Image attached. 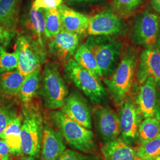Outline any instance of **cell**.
Returning <instances> with one entry per match:
<instances>
[{
	"label": "cell",
	"mask_w": 160,
	"mask_h": 160,
	"mask_svg": "<svg viewBox=\"0 0 160 160\" xmlns=\"http://www.w3.org/2000/svg\"><path fill=\"white\" fill-rule=\"evenodd\" d=\"M138 55L136 50L128 48L123 52L114 72L103 78L114 104L120 107L127 99L135 77Z\"/></svg>",
	"instance_id": "obj_1"
},
{
	"label": "cell",
	"mask_w": 160,
	"mask_h": 160,
	"mask_svg": "<svg viewBox=\"0 0 160 160\" xmlns=\"http://www.w3.org/2000/svg\"><path fill=\"white\" fill-rule=\"evenodd\" d=\"M21 139L23 156L38 158L43 138L44 120L42 110L37 103L23 104L21 110Z\"/></svg>",
	"instance_id": "obj_2"
},
{
	"label": "cell",
	"mask_w": 160,
	"mask_h": 160,
	"mask_svg": "<svg viewBox=\"0 0 160 160\" xmlns=\"http://www.w3.org/2000/svg\"><path fill=\"white\" fill-rule=\"evenodd\" d=\"M50 119L69 145L84 153H95L97 144L91 129L81 125L61 110H52Z\"/></svg>",
	"instance_id": "obj_3"
},
{
	"label": "cell",
	"mask_w": 160,
	"mask_h": 160,
	"mask_svg": "<svg viewBox=\"0 0 160 160\" xmlns=\"http://www.w3.org/2000/svg\"><path fill=\"white\" fill-rule=\"evenodd\" d=\"M85 45L97 61L102 78H108L114 72L120 62L122 44L113 36H89Z\"/></svg>",
	"instance_id": "obj_4"
},
{
	"label": "cell",
	"mask_w": 160,
	"mask_h": 160,
	"mask_svg": "<svg viewBox=\"0 0 160 160\" xmlns=\"http://www.w3.org/2000/svg\"><path fill=\"white\" fill-rule=\"evenodd\" d=\"M68 89L57 62L45 63L42 72L40 94L45 106L52 110L61 109L68 95Z\"/></svg>",
	"instance_id": "obj_5"
},
{
	"label": "cell",
	"mask_w": 160,
	"mask_h": 160,
	"mask_svg": "<svg viewBox=\"0 0 160 160\" xmlns=\"http://www.w3.org/2000/svg\"><path fill=\"white\" fill-rule=\"evenodd\" d=\"M63 72L67 80L89 98L93 104H100L106 97V92L99 78L81 67L71 59L64 64Z\"/></svg>",
	"instance_id": "obj_6"
},
{
	"label": "cell",
	"mask_w": 160,
	"mask_h": 160,
	"mask_svg": "<svg viewBox=\"0 0 160 160\" xmlns=\"http://www.w3.org/2000/svg\"><path fill=\"white\" fill-rule=\"evenodd\" d=\"M18 54V71L24 77L45 63L48 55L46 46L33 38L25 34H18L16 42Z\"/></svg>",
	"instance_id": "obj_7"
},
{
	"label": "cell",
	"mask_w": 160,
	"mask_h": 160,
	"mask_svg": "<svg viewBox=\"0 0 160 160\" xmlns=\"http://www.w3.org/2000/svg\"><path fill=\"white\" fill-rule=\"evenodd\" d=\"M92 116L97 135L103 144L109 143L119 137V117L113 109L100 104L95 105Z\"/></svg>",
	"instance_id": "obj_8"
},
{
	"label": "cell",
	"mask_w": 160,
	"mask_h": 160,
	"mask_svg": "<svg viewBox=\"0 0 160 160\" xmlns=\"http://www.w3.org/2000/svg\"><path fill=\"white\" fill-rule=\"evenodd\" d=\"M160 31V16L148 10L145 11L135 20L133 40L136 44L145 48H155Z\"/></svg>",
	"instance_id": "obj_9"
},
{
	"label": "cell",
	"mask_w": 160,
	"mask_h": 160,
	"mask_svg": "<svg viewBox=\"0 0 160 160\" xmlns=\"http://www.w3.org/2000/svg\"><path fill=\"white\" fill-rule=\"evenodd\" d=\"M49 39V53L57 62L65 64L74 57L79 46L80 36L62 29Z\"/></svg>",
	"instance_id": "obj_10"
},
{
	"label": "cell",
	"mask_w": 160,
	"mask_h": 160,
	"mask_svg": "<svg viewBox=\"0 0 160 160\" xmlns=\"http://www.w3.org/2000/svg\"><path fill=\"white\" fill-rule=\"evenodd\" d=\"M119 121L122 138L132 146L138 141L139 126L142 120L135 103L126 99L121 106Z\"/></svg>",
	"instance_id": "obj_11"
},
{
	"label": "cell",
	"mask_w": 160,
	"mask_h": 160,
	"mask_svg": "<svg viewBox=\"0 0 160 160\" xmlns=\"http://www.w3.org/2000/svg\"><path fill=\"white\" fill-rule=\"evenodd\" d=\"M135 77L142 84L152 79L160 86V51L157 48H146L138 58Z\"/></svg>",
	"instance_id": "obj_12"
},
{
	"label": "cell",
	"mask_w": 160,
	"mask_h": 160,
	"mask_svg": "<svg viewBox=\"0 0 160 160\" xmlns=\"http://www.w3.org/2000/svg\"><path fill=\"white\" fill-rule=\"evenodd\" d=\"M61 110L81 125L92 129V110L87 100L80 92L72 91L68 94Z\"/></svg>",
	"instance_id": "obj_13"
},
{
	"label": "cell",
	"mask_w": 160,
	"mask_h": 160,
	"mask_svg": "<svg viewBox=\"0 0 160 160\" xmlns=\"http://www.w3.org/2000/svg\"><path fill=\"white\" fill-rule=\"evenodd\" d=\"M123 29L121 18L109 10L89 17L87 33L89 36H114L122 33Z\"/></svg>",
	"instance_id": "obj_14"
},
{
	"label": "cell",
	"mask_w": 160,
	"mask_h": 160,
	"mask_svg": "<svg viewBox=\"0 0 160 160\" xmlns=\"http://www.w3.org/2000/svg\"><path fill=\"white\" fill-rule=\"evenodd\" d=\"M158 85L152 79H148L139 88L135 104L142 119L149 117L160 118L157 107Z\"/></svg>",
	"instance_id": "obj_15"
},
{
	"label": "cell",
	"mask_w": 160,
	"mask_h": 160,
	"mask_svg": "<svg viewBox=\"0 0 160 160\" xmlns=\"http://www.w3.org/2000/svg\"><path fill=\"white\" fill-rule=\"evenodd\" d=\"M20 28L27 34L46 45L48 39L45 34V20L44 9L32 8L28 13L19 20Z\"/></svg>",
	"instance_id": "obj_16"
},
{
	"label": "cell",
	"mask_w": 160,
	"mask_h": 160,
	"mask_svg": "<svg viewBox=\"0 0 160 160\" xmlns=\"http://www.w3.org/2000/svg\"><path fill=\"white\" fill-rule=\"evenodd\" d=\"M66 149L62 133L45 123L40 150L42 160H58Z\"/></svg>",
	"instance_id": "obj_17"
},
{
	"label": "cell",
	"mask_w": 160,
	"mask_h": 160,
	"mask_svg": "<svg viewBox=\"0 0 160 160\" xmlns=\"http://www.w3.org/2000/svg\"><path fill=\"white\" fill-rule=\"evenodd\" d=\"M57 8L62 29L79 36L87 33L89 17L62 3Z\"/></svg>",
	"instance_id": "obj_18"
},
{
	"label": "cell",
	"mask_w": 160,
	"mask_h": 160,
	"mask_svg": "<svg viewBox=\"0 0 160 160\" xmlns=\"http://www.w3.org/2000/svg\"><path fill=\"white\" fill-rule=\"evenodd\" d=\"M101 152L105 160H139L136 149L122 137L117 138L109 143L103 144Z\"/></svg>",
	"instance_id": "obj_19"
},
{
	"label": "cell",
	"mask_w": 160,
	"mask_h": 160,
	"mask_svg": "<svg viewBox=\"0 0 160 160\" xmlns=\"http://www.w3.org/2000/svg\"><path fill=\"white\" fill-rule=\"evenodd\" d=\"M21 126L22 116L21 114H19L18 116L8 125L0 136V138L3 139L7 143L10 154L17 157L23 156Z\"/></svg>",
	"instance_id": "obj_20"
},
{
	"label": "cell",
	"mask_w": 160,
	"mask_h": 160,
	"mask_svg": "<svg viewBox=\"0 0 160 160\" xmlns=\"http://www.w3.org/2000/svg\"><path fill=\"white\" fill-rule=\"evenodd\" d=\"M24 78L17 68L0 72V96L10 97L18 95Z\"/></svg>",
	"instance_id": "obj_21"
},
{
	"label": "cell",
	"mask_w": 160,
	"mask_h": 160,
	"mask_svg": "<svg viewBox=\"0 0 160 160\" xmlns=\"http://www.w3.org/2000/svg\"><path fill=\"white\" fill-rule=\"evenodd\" d=\"M22 0H0V23L17 31Z\"/></svg>",
	"instance_id": "obj_22"
},
{
	"label": "cell",
	"mask_w": 160,
	"mask_h": 160,
	"mask_svg": "<svg viewBox=\"0 0 160 160\" xmlns=\"http://www.w3.org/2000/svg\"><path fill=\"white\" fill-rule=\"evenodd\" d=\"M74 57L75 61L81 67L100 79L102 78V74L96 58L85 44H81L78 46Z\"/></svg>",
	"instance_id": "obj_23"
},
{
	"label": "cell",
	"mask_w": 160,
	"mask_h": 160,
	"mask_svg": "<svg viewBox=\"0 0 160 160\" xmlns=\"http://www.w3.org/2000/svg\"><path fill=\"white\" fill-rule=\"evenodd\" d=\"M41 68L35 70L25 77L18 94L23 104L31 102L38 91L40 86Z\"/></svg>",
	"instance_id": "obj_24"
},
{
	"label": "cell",
	"mask_w": 160,
	"mask_h": 160,
	"mask_svg": "<svg viewBox=\"0 0 160 160\" xmlns=\"http://www.w3.org/2000/svg\"><path fill=\"white\" fill-rule=\"evenodd\" d=\"M160 132V118L149 117L143 119L138 129L139 145L148 142L156 137Z\"/></svg>",
	"instance_id": "obj_25"
},
{
	"label": "cell",
	"mask_w": 160,
	"mask_h": 160,
	"mask_svg": "<svg viewBox=\"0 0 160 160\" xmlns=\"http://www.w3.org/2000/svg\"><path fill=\"white\" fill-rule=\"evenodd\" d=\"M136 151L139 160H160V132L152 139L139 145Z\"/></svg>",
	"instance_id": "obj_26"
},
{
	"label": "cell",
	"mask_w": 160,
	"mask_h": 160,
	"mask_svg": "<svg viewBox=\"0 0 160 160\" xmlns=\"http://www.w3.org/2000/svg\"><path fill=\"white\" fill-rule=\"evenodd\" d=\"M5 98L0 96V136L8 125L19 116L14 106Z\"/></svg>",
	"instance_id": "obj_27"
},
{
	"label": "cell",
	"mask_w": 160,
	"mask_h": 160,
	"mask_svg": "<svg viewBox=\"0 0 160 160\" xmlns=\"http://www.w3.org/2000/svg\"><path fill=\"white\" fill-rule=\"evenodd\" d=\"M45 20V34L48 39L57 34L62 29L58 8L44 9Z\"/></svg>",
	"instance_id": "obj_28"
},
{
	"label": "cell",
	"mask_w": 160,
	"mask_h": 160,
	"mask_svg": "<svg viewBox=\"0 0 160 160\" xmlns=\"http://www.w3.org/2000/svg\"><path fill=\"white\" fill-rule=\"evenodd\" d=\"M143 0H113L112 12L120 18H126L141 5Z\"/></svg>",
	"instance_id": "obj_29"
},
{
	"label": "cell",
	"mask_w": 160,
	"mask_h": 160,
	"mask_svg": "<svg viewBox=\"0 0 160 160\" xmlns=\"http://www.w3.org/2000/svg\"><path fill=\"white\" fill-rule=\"evenodd\" d=\"M18 63V54L16 49L13 52H9L4 47L0 46V72L17 69Z\"/></svg>",
	"instance_id": "obj_30"
},
{
	"label": "cell",
	"mask_w": 160,
	"mask_h": 160,
	"mask_svg": "<svg viewBox=\"0 0 160 160\" xmlns=\"http://www.w3.org/2000/svg\"><path fill=\"white\" fill-rule=\"evenodd\" d=\"M58 160H101L95 153H84L72 149H66Z\"/></svg>",
	"instance_id": "obj_31"
},
{
	"label": "cell",
	"mask_w": 160,
	"mask_h": 160,
	"mask_svg": "<svg viewBox=\"0 0 160 160\" xmlns=\"http://www.w3.org/2000/svg\"><path fill=\"white\" fill-rule=\"evenodd\" d=\"M16 35V32L6 28L0 23V46L6 48Z\"/></svg>",
	"instance_id": "obj_32"
},
{
	"label": "cell",
	"mask_w": 160,
	"mask_h": 160,
	"mask_svg": "<svg viewBox=\"0 0 160 160\" xmlns=\"http://www.w3.org/2000/svg\"><path fill=\"white\" fill-rule=\"evenodd\" d=\"M63 0H34L32 8L35 9H51L57 8Z\"/></svg>",
	"instance_id": "obj_33"
},
{
	"label": "cell",
	"mask_w": 160,
	"mask_h": 160,
	"mask_svg": "<svg viewBox=\"0 0 160 160\" xmlns=\"http://www.w3.org/2000/svg\"><path fill=\"white\" fill-rule=\"evenodd\" d=\"M10 149L6 141L0 138V160H10Z\"/></svg>",
	"instance_id": "obj_34"
},
{
	"label": "cell",
	"mask_w": 160,
	"mask_h": 160,
	"mask_svg": "<svg viewBox=\"0 0 160 160\" xmlns=\"http://www.w3.org/2000/svg\"><path fill=\"white\" fill-rule=\"evenodd\" d=\"M100 0H65V1L70 6H80L86 4L97 2Z\"/></svg>",
	"instance_id": "obj_35"
},
{
	"label": "cell",
	"mask_w": 160,
	"mask_h": 160,
	"mask_svg": "<svg viewBox=\"0 0 160 160\" xmlns=\"http://www.w3.org/2000/svg\"><path fill=\"white\" fill-rule=\"evenodd\" d=\"M151 4L155 10L160 13V0H151Z\"/></svg>",
	"instance_id": "obj_36"
},
{
	"label": "cell",
	"mask_w": 160,
	"mask_h": 160,
	"mask_svg": "<svg viewBox=\"0 0 160 160\" xmlns=\"http://www.w3.org/2000/svg\"><path fill=\"white\" fill-rule=\"evenodd\" d=\"M14 160H36V159L33 158H31V157H25V156H23L22 157L18 158V159H16Z\"/></svg>",
	"instance_id": "obj_37"
},
{
	"label": "cell",
	"mask_w": 160,
	"mask_h": 160,
	"mask_svg": "<svg viewBox=\"0 0 160 160\" xmlns=\"http://www.w3.org/2000/svg\"><path fill=\"white\" fill-rule=\"evenodd\" d=\"M156 48H158L160 51V31L158 39H157V43H156Z\"/></svg>",
	"instance_id": "obj_38"
},
{
	"label": "cell",
	"mask_w": 160,
	"mask_h": 160,
	"mask_svg": "<svg viewBox=\"0 0 160 160\" xmlns=\"http://www.w3.org/2000/svg\"></svg>",
	"instance_id": "obj_39"
}]
</instances>
